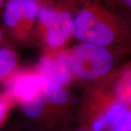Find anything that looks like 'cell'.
I'll use <instances>...</instances> for the list:
<instances>
[{
    "mask_svg": "<svg viewBox=\"0 0 131 131\" xmlns=\"http://www.w3.org/2000/svg\"><path fill=\"white\" fill-rule=\"evenodd\" d=\"M45 101L56 103H65L69 100V94L66 90L59 85L46 81L44 90Z\"/></svg>",
    "mask_w": 131,
    "mask_h": 131,
    "instance_id": "9c48e42d",
    "label": "cell"
},
{
    "mask_svg": "<svg viewBox=\"0 0 131 131\" xmlns=\"http://www.w3.org/2000/svg\"><path fill=\"white\" fill-rule=\"evenodd\" d=\"M2 38H3V31H2V29L1 28V26H0V44L2 42Z\"/></svg>",
    "mask_w": 131,
    "mask_h": 131,
    "instance_id": "9a60e30c",
    "label": "cell"
},
{
    "mask_svg": "<svg viewBox=\"0 0 131 131\" xmlns=\"http://www.w3.org/2000/svg\"><path fill=\"white\" fill-rule=\"evenodd\" d=\"M112 18L97 4H87L74 17L76 37L80 40L106 46L112 42L115 31Z\"/></svg>",
    "mask_w": 131,
    "mask_h": 131,
    "instance_id": "6da1fadb",
    "label": "cell"
},
{
    "mask_svg": "<svg viewBox=\"0 0 131 131\" xmlns=\"http://www.w3.org/2000/svg\"><path fill=\"white\" fill-rule=\"evenodd\" d=\"M45 101V99L44 93H42L35 98L20 101V103L24 113L28 117L37 118L42 114Z\"/></svg>",
    "mask_w": 131,
    "mask_h": 131,
    "instance_id": "30bf717a",
    "label": "cell"
},
{
    "mask_svg": "<svg viewBox=\"0 0 131 131\" xmlns=\"http://www.w3.org/2000/svg\"><path fill=\"white\" fill-rule=\"evenodd\" d=\"M16 62V56L11 49L0 48V80L13 69Z\"/></svg>",
    "mask_w": 131,
    "mask_h": 131,
    "instance_id": "8fae6325",
    "label": "cell"
},
{
    "mask_svg": "<svg viewBox=\"0 0 131 131\" xmlns=\"http://www.w3.org/2000/svg\"><path fill=\"white\" fill-rule=\"evenodd\" d=\"M41 76L48 82L62 85L71 80L69 58L63 54L57 56L53 59L45 58L40 63Z\"/></svg>",
    "mask_w": 131,
    "mask_h": 131,
    "instance_id": "5b68a950",
    "label": "cell"
},
{
    "mask_svg": "<svg viewBox=\"0 0 131 131\" xmlns=\"http://www.w3.org/2000/svg\"><path fill=\"white\" fill-rule=\"evenodd\" d=\"M78 131H90V130H78Z\"/></svg>",
    "mask_w": 131,
    "mask_h": 131,
    "instance_id": "e0dca14e",
    "label": "cell"
},
{
    "mask_svg": "<svg viewBox=\"0 0 131 131\" xmlns=\"http://www.w3.org/2000/svg\"><path fill=\"white\" fill-rule=\"evenodd\" d=\"M46 80L42 76L32 75L20 77L13 84V93L20 101L35 98L44 93Z\"/></svg>",
    "mask_w": 131,
    "mask_h": 131,
    "instance_id": "8992f818",
    "label": "cell"
},
{
    "mask_svg": "<svg viewBox=\"0 0 131 131\" xmlns=\"http://www.w3.org/2000/svg\"><path fill=\"white\" fill-rule=\"evenodd\" d=\"M7 113V105L5 102L0 98V123L3 121Z\"/></svg>",
    "mask_w": 131,
    "mask_h": 131,
    "instance_id": "4fadbf2b",
    "label": "cell"
},
{
    "mask_svg": "<svg viewBox=\"0 0 131 131\" xmlns=\"http://www.w3.org/2000/svg\"><path fill=\"white\" fill-rule=\"evenodd\" d=\"M125 107L122 104H115L101 118L94 123L93 129L95 131H101L108 125L114 124L117 119L126 112Z\"/></svg>",
    "mask_w": 131,
    "mask_h": 131,
    "instance_id": "ba28073f",
    "label": "cell"
},
{
    "mask_svg": "<svg viewBox=\"0 0 131 131\" xmlns=\"http://www.w3.org/2000/svg\"><path fill=\"white\" fill-rule=\"evenodd\" d=\"M40 0H6L2 11V24L9 31L28 26L37 20Z\"/></svg>",
    "mask_w": 131,
    "mask_h": 131,
    "instance_id": "277c9868",
    "label": "cell"
},
{
    "mask_svg": "<svg viewBox=\"0 0 131 131\" xmlns=\"http://www.w3.org/2000/svg\"><path fill=\"white\" fill-rule=\"evenodd\" d=\"M113 131H131V111L126 112L117 119Z\"/></svg>",
    "mask_w": 131,
    "mask_h": 131,
    "instance_id": "7c38bea8",
    "label": "cell"
},
{
    "mask_svg": "<svg viewBox=\"0 0 131 131\" xmlns=\"http://www.w3.org/2000/svg\"><path fill=\"white\" fill-rule=\"evenodd\" d=\"M5 2H6V0H0V14L2 13V11L3 7L5 5Z\"/></svg>",
    "mask_w": 131,
    "mask_h": 131,
    "instance_id": "5bb4252c",
    "label": "cell"
},
{
    "mask_svg": "<svg viewBox=\"0 0 131 131\" xmlns=\"http://www.w3.org/2000/svg\"><path fill=\"white\" fill-rule=\"evenodd\" d=\"M127 5H128L131 8V0H123Z\"/></svg>",
    "mask_w": 131,
    "mask_h": 131,
    "instance_id": "2e32d148",
    "label": "cell"
},
{
    "mask_svg": "<svg viewBox=\"0 0 131 131\" xmlns=\"http://www.w3.org/2000/svg\"><path fill=\"white\" fill-rule=\"evenodd\" d=\"M69 62L71 71L77 77L92 80L107 74L114 60L111 52L103 46L84 43L73 50Z\"/></svg>",
    "mask_w": 131,
    "mask_h": 131,
    "instance_id": "7a4b0ae2",
    "label": "cell"
},
{
    "mask_svg": "<svg viewBox=\"0 0 131 131\" xmlns=\"http://www.w3.org/2000/svg\"><path fill=\"white\" fill-rule=\"evenodd\" d=\"M115 93L122 104H131V69L125 71L117 80Z\"/></svg>",
    "mask_w": 131,
    "mask_h": 131,
    "instance_id": "52a82bcc",
    "label": "cell"
},
{
    "mask_svg": "<svg viewBox=\"0 0 131 131\" xmlns=\"http://www.w3.org/2000/svg\"><path fill=\"white\" fill-rule=\"evenodd\" d=\"M37 20L45 29L47 44L50 47L61 46L74 32V17L71 13L51 4L44 3L41 5Z\"/></svg>",
    "mask_w": 131,
    "mask_h": 131,
    "instance_id": "3957f363",
    "label": "cell"
}]
</instances>
